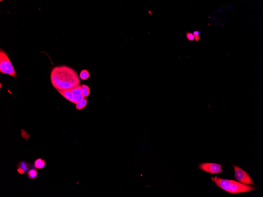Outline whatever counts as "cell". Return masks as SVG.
Returning a JSON list of instances; mask_svg holds the SVG:
<instances>
[{
  "label": "cell",
  "mask_w": 263,
  "mask_h": 197,
  "mask_svg": "<svg viewBox=\"0 0 263 197\" xmlns=\"http://www.w3.org/2000/svg\"><path fill=\"white\" fill-rule=\"evenodd\" d=\"M50 79L52 85L57 91L73 88L80 84L79 77L76 71L66 65L54 68Z\"/></svg>",
  "instance_id": "obj_1"
},
{
  "label": "cell",
  "mask_w": 263,
  "mask_h": 197,
  "mask_svg": "<svg viewBox=\"0 0 263 197\" xmlns=\"http://www.w3.org/2000/svg\"><path fill=\"white\" fill-rule=\"evenodd\" d=\"M58 91L64 98L75 104L81 101L85 98L82 94V85L80 84L73 88L60 90Z\"/></svg>",
  "instance_id": "obj_2"
},
{
  "label": "cell",
  "mask_w": 263,
  "mask_h": 197,
  "mask_svg": "<svg viewBox=\"0 0 263 197\" xmlns=\"http://www.w3.org/2000/svg\"><path fill=\"white\" fill-rule=\"evenodd\" d=\"M0 72L13 77L17 76L16 73L9 57L6 52L1 49L0 51Z\"/></svg>",
  "instance_id": "obj_3"
},
{
  "label": "cell",
  "mask_w": 263,
  "mask_h": 197,
  "mask_svg": "<svg viewBox=\"0 0 263 197\" xmlns=\"http://www.w3.org/2000/svg\"><path fill=\"white\" fill-rule=\"evenodd\" d=\"M255 187L249 186L247 184L237 182V181L232 180L231 183L229 185L230 192L231 194H239L242 193L249 192L252 191L257 189Z\"/></svg>",
  "instance_id": "obj_4"
},
{
  "label": "cell",
  "mask_w": 263,
  "mask_h": 197,
  "mask_svg": "<svg viewBox=\"0 0 263 197\" xmlns=\"http://www.w3.org/2000/svg\"><path fill=\"white\" fill-rule=\"evenodd\" d=\"M235 171V178L240 183L247 185H255L251 177L245 171L236 165L233 166Z\"/></svg>",
  "instance_id": "obj_5"
},
{
  "label": "cell",
  "mask_w": 263,
  "mask_h": 197,
  "mask_svg": "<svg viewBox=\"0 0 263 197\" xmlns=\"http://www.w3.org/2000/svg\"><path fill=\"white\" fill-rule=\"evenodd\" d=\"M199 169L211 174L223 173L221 165L216 163L210 162L200 163L199 165Z\"/></svg>",
  "instance_id": "obj_6"
},
{
  "label": "cell",
  "mask_w": 263,
  "mask_h": 197,
  "mask_svg": "<svg viewBox=\"0 0 263 197\" xmlns=\"http://www.w3.org/2000/svg\"><path fill=\"white\" fill-rule=\"evenodd\" d=\"M211 179L218 187L227 192H230L229 185L232 180H225L216 176L212 177Z\"/></svg>",
  "instance_id": "obj_7"
},
{
  "label": "cell",
  "mask_w": 263,
  "mask_h": 197,
  "mask_svg": "<svg viewBox=\"0 0 263 197\" xmlns=\"http://www.w3.org/2000/svg\"><path fill=\"white\" fill-rule=\"evenodd\" d=\"M17 168H20L24 170L25 174L28 172L30 168L31 164L25 161H21L18 163L17 166Z\"/></svg>",
  "instance_id": "obj_8"
},
{
  "label": "cell",
  "mask_w": 263,
  "mask_h": 197,
  "mask_svg": "<svg viewBox=\"0 0 263 197\" xmlns=\"http://www.w3.org/2000/svg\"><path fill=\"white\" fill-rule=\"evenodd\" d=\"M46 165V161L42 158H38L36 159L34 162V167L38 169H42L45 167Z\"/></svg>",
  "instance_id": "obj_9"
},
{
  "label": "cell",
  "mask_w": 263,
  "mask_h": 197,
  "mask_svg": "<svg viewBox=\"0 0 263 197\" xmlns=\"http://www.w3.org/2000/svg\"><path fill=\"white\" fill-rule=\"evenodd\" d=\"M27 176L30 180H34L38 176V172L35 168L30 169L27 172Z\"/></svg>",
  "instance_id": "obj_10"
},
{
  "label": "cell",
  "mask_w": 263,
  "mask_h": 197,
  "mask_svg": "<svg viewBox=\"0 0 263 197\" xmlns=\"http://www.w3.org/2000/svg\"><path fill=\"white\" fill-rule=\"evenodd\" d=\"M87 103V99L84 98L81 101L76 104V108L78 110H82L85 108Z\"/></svg>",
  "instance_id": "obj_11"
},
{
  "label": "cell",
  "mask_w": 263,
  "mask_h": 197,
  "mask_svg": "<svg viewBox=\"0 0 263 197\" xmlns=\"http://www.w3.org/2000/svg\"><path fill=\"white\" fill-rule=\"evenodd\" d=\"M82 91L84 98H86L89 96L90 94V89L88 85L83 84L82 85Z\"/></svg>",
  "instance_id": "obj_12"
},
{
  "label": "cell",
  "mask_w": 263,
  "mask_h": 197,
  "mask_svg": "<svg viewBox=\"0 0 263 197\" xmlns=\"http://www.w3.org/2000/svg\"><path fill=\"white\" fill-rule=\"evenodd\" d=\"M89 73L87 70H83L80 74V77L83 80H86L89 78Z\"/></svg>",
  "instance_id": "obj_13"
},
{
  "label": "cell",
  "mask_w": 263,
  "mask_h": 197,
  "mask_svg": "<svg viewBox=\"0 0 263 197\" xmlns=\"http://www.w3.org/2000/svg\"><path fill=\"white\" fill-rule=\"evenodd\" d=\"M186 35L187 39L190 41H193L195 40L194 35L190 32H186Z\"/></svg>",
  "instance_id": "obj_14"
},
{
  "label": "cell",
  "mask_w": 263,
  "mask_h": 197,
  "mask_svg": "<svg viewBox=\"0 0 263 197\" xmlns=\"http://www.w3.org/2000/svg\"><path fill=\"white\" fill-rule=\"evenodd\" d=\"M194 36L195 40V41H199L201 39L199 35H194Z\"/></svg>",
  "instance_id": "obj_15"
},
{
  "label": "cell",
  "mask_w": 263,
  "mask_h": 197,
  "mask_svg": "<svg viewBox=\"0 0 263 197\" xmlns=\"http://www.w3.org/2000/svg\"><path fill=\"white\" fill-rule=\"evenodd\" d=\"M193 34L194 36V35H199V32L198 31H195L193 32Z\"/></svg>",
  "instance_id": "obj_16"
},
{
  "label": "cell",
  "mask_w": 263,
  "mask_h": 197,
  "mask_svg": "<svg viewBox=\"0 0 263 197\" xmlns=\"http://www.w3.org/2000/svg\"><path fill=\"white\" fill-rule=\"evenodd\" d=\"M149 13H150V14L152 15V13H151V11H150V10H149Z\"/></svg>",
  "instance_id": "obj_17"
}]
</instances>
